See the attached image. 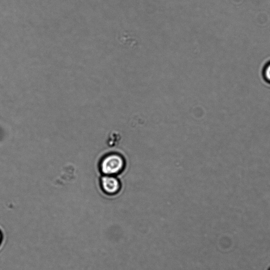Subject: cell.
<instances>
[{
    "mask_svg": "<svg viewBox=\"0 0 270 270\" xmlns=\"http://www.w3.org/2000/svg\"><path fill=\"white\" fill-rule=\"evenodd\" d=\"M268 270H270V268L268 269Z\"/></svg>",
    "mask_w": 270,
    "mask_h": 270,
    "instance_id": "5",
    "label": "cell"
},
{
    "mask_svg": "<svg viewBox=\"0 0 270 270\" xmlns=\"http://www.w3.org/2000/svg\"><path fill=\"white\" fill-rule=\"evenodd\" d=\"M2 241V234L1 232V231H0V244H1Z\"/></svg>",
    "mask_w": 270,
    "mask_h": 270,
    "instance_id": "4",
    "label": "cell"
},
{
    "mask_svg": "<svg viewBox=\"0 0 270 270\" xmlns=\"http://www.w3.org/2000/svg\"><path fill=\"white\" fill-rule=\"evenodd\" d=\"M126 160L121 154L114 153L102 159L101 170L105 175L116 176L123 172L125 168Z\"/></svg>",
    "mask_w": 270,
    "mask_h": 270,
    "instance_id": "1",
    "label": "cell"
},
{
    "mask_svg": "<svg viewBox=\"0 0 270 270\" xmlns=\"http://www.w3.org/2000/svg\"><path fill=\"white\" fill-rule=\"evenodd\" d=\"M263 77L266 81L270 83V62L267 63L263 70Z\"/></svg>",
    "mask_w": 270,
    "mask_h": 270,
    "instance_id": "3",
    "label": "cell"
},
{
    "mask_svg": "<svg viewBox=\"0 0 270 270\" xmlns=\"http://www.w3.org/2000/svg\"><path fill=\"white\" fill-rule=\"evenodd\" d=\"M101 185L106 193L110 195L116 194L121 188L119 180L115 176L105 175L101 178Z\"/></svg>",
    "mask_w": 270,
    "mask_h": 270,
    "instance_id": "2",
    "label": "cell"
}]
</instances>
